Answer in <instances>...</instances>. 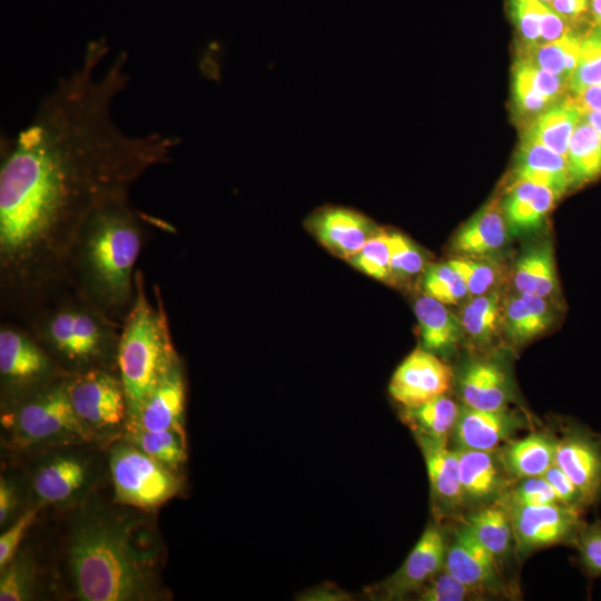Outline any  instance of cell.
<instances>
[{
  "instance_id": "12",
  "label": "cell",
  "mask_w": 601,
  "mask_h": 601,
  "mask_svg": "<svg viewBox=\"0 0 601 601\" xmlns=\"http://www.w3.org/2000/svg\"><path fill=\"white\" fill-rule=\"evenodd\" d=\"M452 370L432 352L413 351L394 372L388 391L404 408L420 406L444 395L452 383Z\"/></svg>"
},
{
  "instance_id": "46",
  "label": "cell",
  "mask_w": 601,
  "mask_h": 601,
  "mask_svg": "<svg viewBox=\"0 0 601 601\" xmlns=\"http://www.w3.org/2000/svg\"><path fill=\"white\" fill-rule=\"evenodd\" d=\"M41 508L29 506L24 510L0 536V571L12 560L20 550V544L37 519Z\"/></svg>"
},
{
  "instance_id": "43",
  "label": "cell",
  "mask_w": 601,
  "mask_h": 601,
  "mask_svg": "<svg viewBox=\"0 0 601 601\" xmlns=\"http://www.w3.org/2000/svg\"><path fill=\"white\" fill-rule=\"evenodd\" d=\"M509 7L523 47L539 46L541 20L546 4L541 0H509Z\"/></svg>"
},
{
  "instance_id": "23",
  "label": "cell",
  "mask_w": 601,
  "mask_h": 601,
  "mask_svg": "<svg viewBox=\"0 0 601 601\" xmlns=\"http://www.w3.org/2000/svg\"><path fill=\"white\" fill-rule=\"evenodd\" d=\"M556 437L533 432L522 439H511L497 449L501 462L513 480L542 476L554 465Z\"/></svg>"
},
{
  "instance_id": "27",
  "label": "cell",
  "mask_w": 601,
  "mask_h": 601,
  "mask_svg": "<svg viewBox=\"0 0 601 601\" xmlns=\"http://www.w3.org/2000/svg\"><path fill=\"white\" fill-rule=\"evenodd\" d=\"M552 246L544 242L529 247L518 258L513 285L518 293L546 298L558 288Z\"/></svg>"
},
{
  "instance_id": "8",
  "label": "cell",
  "mask_w": 601,
  "mask_h": 601,
  "mask_svg": "<svg viewBox=\"0 0 601 601\" xmlns=\"http://www.w3.org/2000/svg\"><path fill=\"white\" fill-rule=\"evenodd\" d=\"M107 463L115 503L149 511L181 490L177 472L121 436L110 443Z\"/></svg>"
},
{
  "instance_id": "3",
  "label": "cell",
  "mask_w": 601,
  "mask_h": 601,
  "mask_svg": "<svg viewBox=\"0 0 601 601\" xmlns=\"http://www.w3.org/2000/svg\"><path fill=\"white\" fill-rule=\"evenodd\" d=\"M142 236L138 213L127 197L98 208L71 252L69 283L76 294L115 323L124 322L134 303V268Z\"/></svg>"
},
{
  "instance_id": "10",
  "label": "cell",
  "mask_w": 601,
  "mask_h": 601,
  "mask_svg": "<svg viewBox=\"0 0 601 601\" xmlns=\"http://www.w3.org/2000/svg\"><path fill=\"white\" fill-rule=\"evenodd\" d=\"M67 374L35 337L12 326L1 327L2 403L23 396Z\"/></svg>"
},
{
  "instance_id": "19",
  "label": "cell",
  "mask_w": 601,
  "mask_h": 601,
  "mask_svg": "<svg viewBox=\"0 0 601 601\" xmlns=\"http://www.w3.org/2000/svg\"><path fill=\"white\" fill-rule=\"evenodd\" d=\"M185 404L186 382L178 359L147 398L137 417L126 425L125 432L173 430L186 434Z\"/></svg>"
},
{
  "instance_id": "35",
  "label": "cell",
  "mask_w": 601,
  "mask_h": 601,
  "mask_svg": "<svg viewBox=\"0 0 601 601\" xmlns=\"http://www.w3.org/2000/svg\"><path fill=\"white\" fill-rule=\"evenodd\" d=\"M501 300L497 293L471 297L463 308L461 322L464 333L477 344L490 343L501 322Z\"/></svg>"
},
{
  "instance_id": "34",
  "label": "cell",
  "mask_w": 601,
  "mask_h": 601,
  "mask_svg": "<svg viewBox=\"0 0 601 601\" xmlns=\"http://www.w3.org/2000/svg\"><path fill=\"white\" fill-rule=\"evenodd\" d=\"M581 38L571 31L554 42L523 47L519 60L570 79L578 62Z\"/></svg>"
},
{
  "instance_id": "7",
  "label": "cell",
  "mask_w": 601,
  "mask_h": 601,
  "mask_svg": "<svg viewBox=\"0 0 601 601\" xmlns=\"http://www.w3.org/2000/svg\"><path fill=\"white\" fill-rule=\"evenodd\" d=\"M96 443H69L40 449L24 479L29 506L77 508L90 499L102 476ZM28 506V508H29Z\"/></svg>"
},
{
  "instance_id": "6",
  "label": "cell",
  "mask_w": 601,
  "mask_h": 601,
  "mask_svg": "<svg viewBox=\"0 0 601 601\" xmlns=\"http://www.w3.org/2000/svg\"><path fill=\"white\" fill-rule=\"evenodd\" d=\"M67 375L2 403L0 422L9 446L37 451L69 443H98L73 410Z\"/></svg>"
},
{
  "instance_id": "47",
  "label": "cell",
  "mask_w": 601,
  "mask_h": 601,
  "mask_svg": "<svg viewBox=\"0 0 601 601\" xmlns=\"http://www.w3.org/2000/svg\"><path fill=\"white\" fill-rule=\"evenodd\" d=\"M574 543L580 562L590 575H601V523L582 524Z\"/></svg>"
},
{
  "instance_id": "31",
  "label": "cell",
  "mask_w": 601,
  "mask_h": 601,
  "mask_svg": "<svg viewBox=\"0 0 601 601\" xmlns=\"http://www.w3.org/2000/svg\"><path fill=\"white\" fill-rule=\"evenodd\" d=\"M464 524L496 560L505 555L514 543L509 512L497 501L470 513Z\"/></svg>"
},
{
  "instance_id": "21",
  "label": "cell",
  "mask_w": 601,
  "mask_h": 601,
  "mask_svg": "<svg viewBox=\"0 0 601 601\" xmlns=\"http://www.w3.org/2000/svg\"><path fill=\"white\" fill-rule=\"evenodd\" d=\"M459 386L463 403L467 407L487 411L509 407V380L501 366L494 362L469 363L461 373Z\"/></svg>"
},
{
  "instance_id": "5",
  "label": "cell",
  "mask_w": 601,
  "mask_h": 601,
  "mask_svg": "<svg viewBox=\"0 0 601 601\" xmlns=\"http://www.w3.org/2000/svg\"><path fill=\"white\" fill-rule=\"evenodd\" d=\"M48 302L37 309L32 321L36 341L68 373L90 368H115L119 335L117 323L76 298Z\"/></svg>"
},
{
  "instance_id": "13",
  "label": "cell",
  "mask_w": 601,
  "mask_h": 601,
  "mask_svg": "<svg viewBox=\"0 0 601 601\" xmlns=\"http://www.w3.org/2000/svg\"><path fill=\"white\" fill-rule=\"evenodd\" d=\"M444 569L476 597H497L505 591L497 560L463 523L447 545Z\"/></svg>"
},
{
  "instance_id": "45",
  "label": "cell",
  "mask_w": 601,
  "mask_h": 601,
  "mask_svg": "<svg viewBox=\"0 0 601 601\" xmlns=\"http://www.w3.org/2000/svg\"><path fill=\"white\" fill-rule=\"evenodd\" d=\"M422 601H464L476 599L474 593L445 569L430 580L417 594Z\"/></svg>"
},
{
  "instance_id": "50",
  "label": "cell",
  "mask_w": 601,
  "mask_h": 601,
  "mask_svg": "<svg viewBox=\"0 0 601 601\" xmlns=\"http://www.w3.org/2000/svg\"><path fill=\"white\" fill-rule=\"evenodd\" d=\"M529 66L534 86L539 92L552 104L555 102L569 89L568 78L538 69L531 65Z\"/></svg>"
},
{
  "instance_id": "11",
  "label": "cell",
  "mask_w": 601,
  "mask_h": 601,
  "mask_svg": "<svg viewBox=\"0 0 601 601\" xmlns=\"http://www.w3.org/2000/svg\"><path fill=\"white\" fill-rule=\"evenodd\" d=\"M504 508L511 519L515 550L522 556L554 544L574 542L583 524L582 510L562 503Z\"/></svg>"
},
{
  "instance_id": "55",
  "label": "cell",
  "mask_w": 601,
  "mask_h": 601,
  "mask_svg": "<svg viewBox=\"0 0 601 601\" xmlns=\"http://www.w3.org/2000/svg\"><path fill=\"white\" fill-rule=\"evenodd\" d=\"M591 9L598 22L601 19V0H591Z\"/></svg>"
},
{
  "instance_id": "29",
  "label": "cell",
  "mask_w": 601,
  "mask_h": 601,
  "mask_svg": "<svg viewBox=\"0 0 601 601\" xmlns=\"http://www.w3.org/2000/svg\"><path fill=\"white\" fill-rule=\"evenodd\" d=\"M503 318L509 337L522 344L548 329L553 314L545 298L519 293L509 300Z\"/></svg>"
},
{
  "instance_id": "57",
  "label": "cell",
  "mask_w": 601,
  "mask_h": 601,
  "mask_svg": "<svg viewBox=\"0 0 601 601\" xmlns=\"http://www.w3.org/2000/svg\"><path fill=\"white\" fill-rule=\"evenodd\" d=\"M597 23H598V26H600V27H601V19H600V20H599V21H598Z\"/></svg>"
},
{
  "instance_id": "33",
  "label": "cell",
  "mask_w": 601,
  "mask_h": 601,
  "mask_svg": "<svg viewBox=\"0 0 601 601\" xmlns=\"http://www.w3.org/2000/svg\"><path fill=\"white\" fill-rule=\"evenodd\" d=\"M121 437L175 472L187 460L184 433L173 430H129Z\"/></svg>"
},
{
  "instance_id": "4",
  "label": "cell",
  "mask_w": 601,
  "mask_h": 601,
  "mask_svg": "<svg viewBox=\"0 0 601 601\" xmlns=\"http://www.w3.org/2000/svg\"><path fill=\"white\" fill-rule=\"evenodd\" d=\"M135 286L134 303L122 322L117 353V370L127 400V424L137 417L147 398L180 359L161 299L157 306L149 300L141 272L135 276Z\"/></svg>"
},
{
  "instance_id": "25",
  "label": "cell",
  "mask_w": 601,
  "mask_h": 601,
  "mask_svg": "<svg viewBox=\"0 0 601 601\" xmlns=\"http://www.w3.org/2000/svg\"><path fill=\"white\" fill-rule=\"evenodd\" d=\"M505 221L496 204L487 205L457 231L453 240L454 249L473 257L497 252L506 240Z\"/></svg>"
},
{
  "instance_id": "38",
  "label": "cell",
  "mask_w": 601,
  "mask_h": 601,
  "mask_svg": "<svg viewBox=\"0 0 601 601\" xmlns=\"http://www.w3.org/2000/svg\"><path fill=\"white\" fill-rule=\"evenodd\" d=\"M423 288L426 295L445 305L459 304L469 296L462 277L449 262L426 267Z\"/></svg>"
},
{
  "instance_id": "30",
  "label": "cell",
  "mask_w": 601,
  "mask_h": 601,
  "mask_svg": "<svg viewBox=\"0 0 601 601\" xmlns=\"http://www.w3.org/2000/svg\"><path fill=\"white\" fill-rule=\"evenodd\" d=\"M581 119V112L568 98L561 105L540 114L526 130L525 136L544 145L566 158L571 137Z\"/></svg>"
},
{
  "instance_id": "41",
  "label": "cell",
  "mask_w": 601,
  "mask_h": 601,
  "mask_svg": "<svg viewBox=\"0 0 601 601\" xmlns=\"http://www.w3.org/2000/svg\"><path fill=\"white\" fill-rule=\"evenodd\" d=\"M502 505H541L560 503L555 492L543 476L515 480L497 500Z\"/></svg>"
},
{
  "instance_id": "36",
  "label": "cell",
  "mask_w": 601,
  "mask_h": 601,
  "mask_svg": "<svg viewBox=\"0 0 601 601\" xmlns=\"http://www.w3.org/2000/svg\"><path fill=\"white\" fill-rule=\"evenodd\" d=\"M0 572L1 601H29L36 598L38 570L29 552L19 550Z\"/></svg>"
},
{
  "instance_id": "15",
  "label": "cell",
  "mask_w": 601,
  "mask_h": 601,
  "mask_svg": "<svg viewBox=\"0 0 601 601\" xmlns=\"http://www.w3.org/2000/svg\"><path fill=\"white\" fill-rule=\"evenodd\" d=\"M554 464L578 486L585 506L601 497V443L594 434L569 427L556 439Z\"/></svg>"
},
{
  "instance_id": "44",
  "label": "cell",
  "mask_w": 601,
  "mask_h": 601,
  "mask_svg": "<svg viewBox=\"0 0 601 601\" xmlns=\"http://www.w3.org/2000/svg\"><path fill=\"white\" fill-rule=\"evenodd\" d=\"M513 90L515 106L523 115L539 116L552 105L534 86L530 66L521 60L514 66Z\"/></svg>"
},
{
  "instance_id": "51",
  "label": "cell",
  "mask_w": 601,
  "mask_h": 601,
  "mask_svg": "<svg viewBox=\"0 0 601 601\" xmlns=\"http://www.w3.org/2000/svg\"><path fill=\"white\" fill-rule=\"evenodd\" d=\"M568 20L546 4L541 20L540 45L558 41L570 33Z\"/></svg>"
},
{
  "instance_id": "52",
  "label": "cell",
  "mask_w": 601,
  "mask_h": 601,
  "mask_svg": "<svg viewBox=\"0 0 601 601\" xmlns=\"http://www.w3.org/2000/svg\"><path fill=\"white\" fill-rule=\"evenodd\" d=\"M573 104L582 114L601 111V83L590 86L571 97Z\"/></svg>"
},
{
  "instance_id": "32",
  "label": "cell",
  "mask_w": 601,
  "mask_h": 601,
  "mask_svg": "<svg viewBox=\"0 0 601 601\" xmlns=\"http://www.w3.org/2000/svg\"><path fill=\"white\" fill-rule=\"evenodd\" d=\"M566 160L572 183H585L601 174V136L582 117L571 137Z\"/></svg>"
},
{
  "instance_id": "16",
  "label": "cell",
  "mask_w": 601,
  "mask_h": 601,
  "mask_svg": "<svg viewBox=\"0 0 601 601\" xmlns=\"http://www.w3.org/2000/svg\"><path fill=\"white\" fill-rule=\"evenodd\" d=\"M307 228L332 254L346 260L380 229L363 214L339 206H325L313 213Z\"/></svg>"
},
{
  "instance_id": "53",
  "label": "cell",
  "mask_w": 601,
  "mask_h": 601,
  "mask_svg": "<svg viewBox=\"0 0 601 601\" xmlns=\"http://www.w3.org/2000/svg\"><path fill=\"white\" fill-rule=\"evenodd\" d=\"M555 12L566 19L577 18L588 8L587 0H553L550 4Z\"/></svg>"
},
{
  "instance_id": "39",
  "label": "cell",
  "mask_w": 601,
  "mask_h": 601,
  "mask_svg": "<svg viewBox=\"0 0 601 601\" xmlns=\"http://www.w3.org/2000/svg\"><path fill=\"white\" fill-rule=\"evenodd\" d=\"M362 273L382 282L390 279L391 233L378 231L348 260Z\"/></svg>"
},
{
  "instance_id": "28",
  "label": "cell",
  "mask_w": 601,
  "mask_h": 601,
  "mask_svg": "<svg viewBox=\"0 0 601 601\" xmlns=\"http://www.w3.org/2000/svg\"><path fill=\"white\" fill-rule=\"evenodd\" d=\"M459 414L457 404L444 394L420 406L404 408L402 420L413 431L416 439L447 444Z\"/></svg>"
},
{
  "instance_id": "9",
  "label": "cell",
  "mask_w": 601,
  "mask_h": 601,
  "mask_svg": "<svg viewBox=\"0 0 601 601\" xmlns=\"http://www.w3.org/2000/svg\"><path fill=\"white\" fill-rule=\"evenodd\" d=\"M67 391L76 414L97 442L122 436L128 418L127 400L115 368L68 374Z\"/></svg>"
},
{
  "instance_id": "56",
  "label": "cell",
  "mask_w": 601,
  "mask_h": 601,
  "mask_svg": "<svg viewBox=\"0 0 601 601\" xmlns=\"http://www.w3.org/2000/svg\"><path fill=\"white\" fill-rule=\"evenodd\" d=\"M542 2H544L545 4H550L553 0H541Z\"/></svg>"
},
{
  "instance_id": "20",
  "label": "cell",
  "mask_w": 601,
  "mask_h": 601,
  "mask_svg": "<svg viewBox=\"0 0 601 601\" xmlns=\"http://www.w3.org/2000/svg\"><path fill=\"white\" fill-rule=\"evenodd\" d=\"M425 460L434 509L454 513L465 505L456 450L447 444L416 439Z\"/></svg>"
},
{
  "instance_id": "26",
  "label": "cell",
  "mask_w": 601,
  "mask_h": 601,
  "mask_svg": "<svg viewBox=\"0 0 601 601\" xmlns=\"http://www.w3.org/2000/svg\"><path fill=\"white\" fill-rule=\"evenodd\" d=\"M423 348L443 353L452 348L464 333L462 322L445 304L424 294L414 304Z\"/></svg>"
},
{
  "instance_id": "48",
  "label": "cell",
  "mask_w": 601,
  "mask_h": 601,
  "mask_svg": "<svg viewBox=\"0 0 601 601\" xmlns=\"http://www.w3.org/2000/svg\"><path fill=\"white\" fill-rule=\"evenodd\" d=\"M542 476L551 485L560 503L579 510L587 508L578 486L555 464L551 466Z\"/></svg>"
},
{
  "instance_id": "42",
  "label": "cell",
  "mask_w": 601,
  "mask_h": 601,
  "mask_svg": "<svg viewBox=\"0 0 601 601\" xmlns=\"http://www.w3.org/2000/svg\"><path fill=\"white\" fill-rule=\"evenodd\" d=\"M462 277L470 297L489 293L496 284L499 269L487 260L476 259L473 256H463L449 260Z\"/></svg>"
},
{
  "instance_id": "18",
  "label": "cell",
  "mask_w": 601,
  "mask_h": 601,
  "mask_svg": "<svg viewBox=\"0 0 601 601\" xmlns=\"http://www.w3.org/2000/svg\"><path fill=\"white\" fill-rule=\"evenodd\" d=\"M465 505L483 506L497 501L513 480L505 471L497 450L455 447ZM515 481V480H513Z\"/></svg>"
},
{
  "instance_id": "24",
  "label": "cell",
  "mask_w": 601,
  "mask_h": 601,
  "mask_svg": "<svg viewBox=\"0 0 601 601\" xmlns=\"http://www.w3.org/2000/svg\"><path fill=\"white\" fill-rule=\"evenodd\" d=\"M559 196V193L544 185L528 181L511 184L503 203L508 226L514 233L540 227Z\"/></svg>"
},
{
  "instance_id": "37",
  "label": "cell",
  "mask_w": 601,
  "mask_h": 601,
  "mask_svg": "<svg viewBox=\"0 0 601 601\" xmlns=\"http://www.w3.org/2000/svg\"><path fill=\"white\" fill-rule=\"evenodd\" d=\"M601 83V27L592 28L581 38L577 66L569 79V89L577 95Z\"/></svg>"
},
{
  "instance_id": "2",
  "label": "cell",
  "mask_w": 601,
  "mask_h": 601,
  "mask_svg": "<svg viewBox=\"0 0 601 601\" xmlns=\"http://www.w3.org/2000/svg\"><path fill=\"white\" fill-rule=\"evenodd\" d=\"M120 506L89 499L76 508L63 546L71 590L82 601L166 600L156 528L145 514Z\"/></svg>"
},
{
  "instance_id": "17",
  "label": "cell",
  "mask_w": 601,
  "mask_h": 601,
  "mask_svg": "<svg viewBox=\"0 0 601 601\" xmlns=\"http://www.w3.org/2000/svg\"><path fill=\"white\" fill-rule=\"evenodd\" d=\"M525 426V418L509 407L487 411L463 405L451 437L455 447L492 451Z\"/></svg>"
},
{
  "instance_id": "40",
  "label": "cell",
  "mask_w": 601,
  "mask_h": 601,
  "mask_svg": "<svg viewBox=\"0 0 601 601\" xmlns=\"http://www.w3.org/2000/svg\"><path fill=\"white\" fill-rule=\"evenodd\" d=\"M426 269L424 253L410 238L391 233V282L402 283Z\"/></svg>"
},
{
  "instance_id": "49",
  "label": "cell",
  "mask_w": 601,
  "mask_h": 601,
  "mask_svg": "<svg viewBox=\"0 0 601 601\" xmlns=\"http://www.w3.org/2000/svg\"><path fill=\"white\" fill-rule=\"evenodd\" d=\"M22 491L20 486L6 476L3 473L0 476V525L8 526V523L13 522L16 512L21 503Z\"/></svg>"
},
{
  "instance_id": "54",
  "label": "cell",
  "mask_w": 601,
  "mask_h": 601,
  "mask_svg": "<svg viewBox=\"0 0 601 601\" xmlns=\"http://www.w3.org/2000/svg\"><path fill=\"white\" fill-rule=\"evenodd\" d=\"M581 117L601 136V111L582 114Z\"/></svg>"
},
{
  "instance_id": "1",
  "label": "cell",
  "mask_w": 601,
  "mask_h": 601,
  "mask_svg": "<svg viewBox=\"0 0 601 601\" xmlns=\"http://www.w3.org/2000/svg\"><path fill=\"white\" fill-rule=\"evenodd\" d=\"M104 38L87 43L82 61L41 100L27 127L1 147V299L38 304L69 283L72 248L101 206L127 198L148 169L170 159L178 140L129 136L111 104L129 81L127 55L100 75Z\"/></svg>"
},
{
  "instance_id": "22",
  "label": "cell",
  "mask_w": 601,
  "mask_h": 601,
  "mask_svg": "<svg viewBox=\"0 0 601 601\" xmlns=\"http://www.w3.org/2000/svg\"><path fill=\"white\" fill-rule=\"evenodd\" d=\"M544 185L563 194L572 183L565 157L524 135L513 169V183Z\"/></svg>"
},
{
  "instance_id": "14",
  "label": "cell",
  "mask_w": 601,
  "mask_h": 601,
  "mask_svg": "<svg viewBox=\"0 0 601 601\" xmlns=\"http://www.w3.org/2000/svg\"><path fill=\"white\" fill-rule=\"evenodd\" d=\"M447 544L441 529L430 524L398 568L375 590L386 600H398L417 593L444 569Z\"/></svg>"
}]
</instances>
